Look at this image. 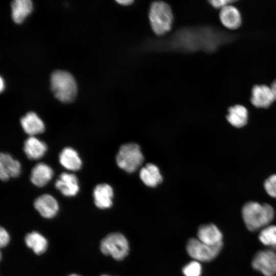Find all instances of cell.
<instances>
[{
  "mask_svg": "<svg viewBox=\"0 0 276 276\" xmlns=\"http://www.w3.org/2000/svg\"><path fill=\"white\" fill-rule=\"evenodd\" d=\"M242 215L247 228L256 231L269 225L274 218V211L268 204L250 201L243 206Z\"/></svg>",
  "mask_w": 276,
  "mask_h": 276,
  "instance_id": "6da1fadb",
  "label": "cell"
},
{
  "mask_svg": "<svg viewBox=\"0 0 276 276\" xmlns=\"http://www.w3.org/2000/svg\"><path fill=\"white\" fill-rule=\"evenodd\" d=\"M51 89L57 99L62 102H70L75 98L77 88L76 81L68 72L57 70L51 76Z\"/></svg>",
  "mask_w": 276,
  "mask_h": 276,
  "instance_id": "7a4b0ae2",
  "label": "cell"
},
{
  "mask_svg": "<svg viewBox=\"0 0 276 276\" xmlns=\"http://www.w3.org/2000/svg\"><path fill=\"white\" fill-rule=\"evenodd\" d=\"M149 18L153 31L158 36L170 31L173 16L169 5L162 1L152 3L149 11Z\"/></svg>",
  "mask_w": 276,
  "mask_h": 276,
  "instance_id": "3957f363",
  "label": "cell"
},
{
  "mask_svg": "<svg viewBox=\"0 0 276 276\" xmlns=\"http://www.w3.org/2000/svg\"><path fill=\"white\" fill-rule=\"evenodd\" d=\"M144 161V156L139 145L129 143L122 145L116 156L118 166L125 171L132 173L141 166Z\"/></svg>",
  "mask_w": 276,
  "mask_h": 276,
  "instance_id": "277c9868",
  "label": "cell"
},
{
  "mask_svg": "<svg viewBox=\"0 0 276 276\" xmlns=\"http://www.w3.org/2000/svg\"><path fill=\"white\" fill-rule=\"evenodd\" d=\"M100 249L103 254L120 261L127 256L129 248L127 239L122 234L112 233L102 240Z\"/></svg>",
  "mask_w": 276,
  "mask_h": 276,
  "instance_id": "5b68a950",
  "label": "cell"
},
{
  "mask_svg": "<svg viewBox=\"0 0 276 276\" xmlns=\"http://www.w3.org/2000/svg\"><path fill=\"white\" fill-rule=\"evenodd\" d=\"M222 246V243L211 245L198 239L190 238L187 243L186 250L189 255L196 261L210 262L219 255Z\"/></svg>",
  "mask_w": 276,
  "mask_h": 276,
  "instance_id": "8992f818",
  "label": "cell"
},
{
  "mask_svg": "<svg viewBox=\"0 0 276 276\" xmlns=\"http://www.w3.org/2000/svg\"><path fill=\"white\" fill-rule=\"evenodd\" d=\"M252 266L265 276H275L276 254L269 250L259 251L254 256Z\"/></svg>",
  "mask_w": 276,
  "mask_h": 276,
  "instance_id": "52a82bcc",
  "label": "cell"
},
{
  "mask_svg": "<svg viewBox=\"0 0 276 276\" xmlns=\"http://www.w3.org/2000/svg\"><path fill=\"white\" fill-rule=\"evenodd\" d=\"M275 100L270 87L266 85H256L251 90L250 101L257 108H267Z\"/></svg>",
  "mask_w": 276,
  "mask_h": 276,
  "instance_id": "ba28073f",
  "label": "cell"
},
{
  "mask_svg": "<svg viewBox=\"0 0 276 276\" xmlns=\"http://www.w3.org/2000/svg\"><path fill=\"white\" fill-rule=\"evenodd\" d=\"M21 173L20 163L8 153L0 155V178L6 181L10 177H16Z\"/></svg>",
  "mask_w": 276,
  "mask_h": 276,
  "instance_id": "9c48e42d",
  "label": "cell"
},
{
  "mask_svg": "<svg viewBox=\"0 0 276 276\" xmlns=\"http://www.w3.org/2000/svg\"><path fill=\"white\" fill-rule=\"evenodd\" d=\"M34 205L42 217L48 219L55 216L59 210V205L56 199L48 194L37 197L34 202Z\"/></svg>",
  "mask_w": 276,
  "mask_h": 276,
  "instance_id": "30bf717a",
  "label": "cell"
},
{
  "mask_svg": "<svg viewBox=\"0 0 276 276\" xmlns=\"http://www.w3.org/2000/svg\"><path fill=\"white\" fill-rule=\"evenodd\" d=\"M55 186L64 196L73 197L79 191L78 179L77 176L71 173L63 172L56 180Z\"/></svg>",
  "mask_w": 276,
  "mask_h": 276,
  "instance_id": "8fae6325",
  "label": "cell"
},
{
  "mask_svg": "<svg viewBox=\"0 0 276 276\" xmlns=\"http://www.w3.org/2000/svg\"><path fill=\"white\" fill-rule=\"evenodd\" d=\"M94 202L101 209L109 208L112 205L113 191L111 187L107 183L98 185L93 191Z\"/></svg>",
  "mask_w": 276,
  "mask_h": 276,
  "instance_id": "7c38bea8",
  "label": "cell"
},
{
  "mask_svg": "<svg viewBox=\"0 0 276 276\" xmlns=\"http://www.w3.org/2000/svg\"><path fill=\"white\" fill-rule=\"evenodd\" d=\"M20 124L24 131L30 136L41 133L45 129L43 122L32 111L28 112L21 118Z\"/></svg>",
  "mask_w": 276,
  "mask_h": 276,
  "instance_id": "4fadbf2b",
  "label": "cell"
},
{
  "mask_svg": "<svg viewBox=\"0 0 276 276\" xmlns=\"http://www.w3.org/2000/svg\"><path fill=\"white\" fill-rule=\"evenodd\" d=\"M53 174L51 167L45 163H40L32 168L30 180L36 187H42L51 180Z\"/></svg>",
  "mask_w": 276,
  "mask_h": 276,
  "instance_id": "5bb4252c",
  "label": "cell"
},
{
  "mask_svg": "<svg viewBox=\"0 0 276 276\" xmlns=\"http://www.w3.org/2000/svg\"><path fill=\"white\" fill-rule=\"evenodd\" d=\"M198 239L209 245H215L222 243V234L214 224L200 226L197 232Z\"/></svg>",
  "mask_w": 276,
  "mask_h": 276,
  "instance_id": "9a60e30c",
  "label": "cell"
},
{
  "mask_svg": "<svg viewBox=\"0 0 276 276\" xmlns=\"http://www.w3.org/2000/svg\"><path fill=\"white\" fill-rule=\"evenodd\" d=\"M219 18L222 24L226 28L235 30L241 25L242 18L238 9L229 5L221 9Z\"/></svg>",
  "mask_w": 276,
  "mask_h": 276,
  "instance_id": "2e32d148",
  "label": "cell"
},
{
  "mask_svg": "<svg viewBox=\"0 0 276 276\" xmlns=\"http://www.w3.org/2000/svg\"><path fill=\"white\" fill-rule=\"evenodd\" d=\"M24 150L28 158L37 160L44 155L47 146L44 142L34 136H30L25 141Z\"/></svg>",
  "mask_w": 276,
  "mask_h": 276,
  "instance_id": "e0dca14e",
  "label": "cell"
},
{
  "mask_svg": "<svg viewBox=\"0 0 276 276\" xmlns=\"http://www.w3.org/2000/svg\"><path fill=\"white\" fill-rule=\"evenodd\" d=\"M60 164L70 171H77L81 169L82 160L77 152L71 147H65L59 155Z\"/></svg>",
  "mask_w": 276,
  "mask_h": 276,
  "instance_id": "ac0fdd59",
  "label": "cell"
},
{
  "mask_svg": "<svg viewBox=\"0 0 276 276\" xmlns=\"http://www.w3.org/2000/svg\"><path fill=\"white\" fill-rule=\"evenodd\" d=\"M140 177L142 181L150 187H155L163 181L158 167L151 163L146 164L141 169Z\"/></svg>",
  "mask_w": 276,
  "mask_h": 276,
  "instance_id": "d6986e66",
  "label": "cell"
},
{
  "mask_svg": "<svg viewBox=\"0 0 276 276\" xmlns=\"http://www.w3.org/2000/svg\"><path fill=\"white\" fill-rule=\"evenodd\" d=\"M226 116L228 122L234 127L241 128L244 126L248 120V111L243 105H236L230 107Z\"/></svg>",
  "mask_w": 276,
  "mask_h": 276,
  "instance_id": "ffe728a7",
  "label": "cell"
},
{
  "mask_svg": "<svg viewBox=\"0 0 276 276\" xmlns=\"http://www.w3.org/2000/svg\"><path fill=\"white\" fill-rule=\"evenodd\" d=\"M11 6L12 17L17 23L21 22L32 10V3L30 0H15Z\"/></svg>",
  "mask_w": 276,
  "mask_h": 276,
  "instance_id": "44dd1931",
  "label": "cell"
},
{
  "mask_svg": "<svg viewBox=\"0 0 276 276\" xmlns=\"http://www.w3.org/2000/svg\"><path fill=\"white\" fill-rule=\"evenodd\" d=\"M25 241L27 246L37 255L42 254L47 249V239L37 232L28 233L25 236Z\"/></svg>",
  "mask_w": 276,
  "mask_h": 276,
  "instance_id": "7402d4cb",
  "label": "cell"
},
{
  "mask_svg": "<svg viewBox=\"0 0 276 276\" xmlns=\"http://www.w3.org/2000/svg\"><path fill=\"white\" fill-rule=\"evenodd\" d=\"M259 239L265 245H276V225H268L262 228L259 234Z\"/></svg>",
  "mask_w": 276,
  "mask_h": 276,
  "instance_id": "603a6c76",
  "label": "cell"
},
{
  "mask_svg": "<svg viewBox=\"0 0 276 276\" xmlns=\"http://www.w3.org/2000/svg\"><path fill=\"white\" fill-rule=\"evenodd\" d=\"M185 276H200L201 266L197 261H193L186 265L182 268Z\"/></svg>",
  "mask_w": 276,
  "mask_h": 276,
  "instance_id": "cb8c5ba5",
  "label": "cell"
},
{
  "mask_svg": "<svg viewBox=\"0 0 276 276\" xmlns=\"http://www.w3.org/2000/svg\"><path fill=\"white\" fill-rule=\"evenodd\" d=\"M264 188L267 194L276 198V174L269 176L264 183Z\"/></svg>",
  "mask_w": 276,
  "mask_h": 276,
  "instance_id": "d4e9b609",
  "label": "cell"
},
{
  "mask_svg": "<svg viewBox=\"0 0 276 276\" xmlns=\"http://www.w3.org/2000/svg\"><path fill=\"white\" fill-rule=\"evenodd\" d=\"M234 2L231 0H212L209 3L214 8L222 9Z\"/></svg>",
  "mask_w": 276,
  "mask_h": 276,
  "instance_id": "484cf974",
  "label": "cell"
},
{
  "mask_svg": "<svg viewBox=\"0 0 276 276\" xmlns=\"http://www.w3.org/2000/svg\"><path fill=\"white\" fill-rule=\"evenodd\" d=\"M9 236L6 229L1 227L0 229V246L4 247L6 246L9 242Z\"/></svg>",
  "mask_w": 276,
  "mask_h": 276,
  "instance_id": "4316f807",
  "label": "cell"
},
{
  "mask_svg": "<svg viewBox=\"0 0 276 276\" xmlns=\"http://www.w3.org/2000/svg\"><path fill=\"white\" fill-rule=\"evenodd\" d=\"M117 3H118L119 4L123 5V6H128L131 5L132 3H133V1L132 0H119L116 1Z\"/></svg>",
  "mask_w": 276,
  "mask_h": 276,
  "instance_id": "83f0119b",
  "label": "cell"
},
{
  "mask_svg": "<svg viewBox=\"0 0 276 276\" xmlns=\"http://www.w3.org/2000/svg\"><path fill=\"white\" fill-rule=\"evenodd\" d=\"M270 87L274 95L275 100H276V79L272 82Z\"/></svg>",
  "mask_w": 276,
  "mask_h": 276,
  "instance_id": "f1b7e54d",
  "label": "cell"
},
{
  "mask_svg": "<svg viewBox=\"0 0 276 276\" xmlns=\"http://www.w3.org/2000/svg\"><path fill=\"white\" fill-rule=\"evenodd\" d=\"M4 83L2 77L0 78V90L2 91L4 88Z\"/></svg>",
  "mask_w": 276,
  "mask_h": 276,
  "instance_id": "f546056e",
  "label": "cell"
},
{
  "mask_svg": "<svg viewBox=\"0 0 276 276\" xmlns=\"http://www.w3.org/2000/svg\"><path fill=\"white\" fill-rule=\"evenodd\" d=\"M68 276H80V275H79L78 274H70V275H69Z\"/></svg>",
  "mask_w": 276,
  "mask_h": 276,
  "instance_id": "4dcf8cb0",
  "label": "cell"
},
{
  "mask_svg": "<svg viewBox=\"0 0 276 276\" xmlns=\"http://www.w3.org/2000/svg\"><path fill=\"white\" fill-rule=\"evenodd\" d=\"M101 276H109V275H102Z\"/></svg>",
  "mask_w": 276,
  "mask_h": 276,
  "instance_id": "1f68e13d",
  "label": "cell"
}]
</instances>
